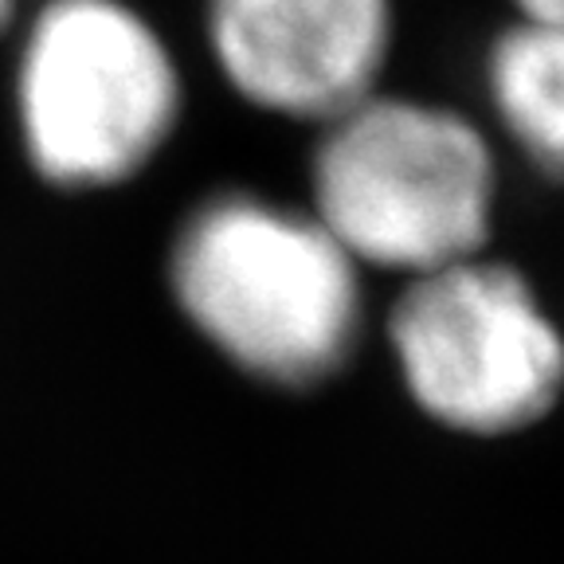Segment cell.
Masks as SVG:
<instances>
[{
    "label": "cell",
    "instance_id": "8992f818",
    "mask_svg": "<svg viewBox=\"0 0 564 564\" xmlns=\"http://www.w3.org/2000/svg\"><path fill=\"white\" fill-rule=\"evenodd\" d=\"M486 75L506 130L564 176V28L521 20L498 35Z\"/></svg>",
    "mask_w": 564,
    "mask_h": 564
},
{
    "label": "cell",
    "instance_id": "277c9868",
    "mask_svg": "<svg viewBox=\"0 0 564 564\" xmlns=\"http://www.w3.org/2000/svg\"><path fill=\"white\" fill-rule=\"evenodd\" d=\"M388 337L415 404L455 432L529 427L564 388V341L538 294L478 256L412 274Z\"/></svg>",
    "mask_w": 564,
    "mask_h": 564
},
{
    "label": "cell",
    "instance_id": "7a4b0ae2",
    "mask_svg": "<svg viewBox=\"0 0 564 564\" xmlns=\"http://www.w3.org/2000/svg\"><path fill=\"white\" fill-rule=\"evenodd\" d=\"M310 181L322 228L357 263L440 271L490 236V145L443 106L369 95L326 122Z\"/></svg>",
    "mask_w": 564,
    "mask_h": 564
},
{
    "label": "cell",
    "instance_id": "52a82bcc",
    "mask_svg": "<svg viewBox=\"0 0 564 564\" xmlns=\"http://www.w3.org/2000/svg\"><path fill=\"white\" fill-rule=\"evenodd\" d=\"M518 9H521V17H525V20L564 28V0H518Z\"/></svg>",
    "mask_w": 564,
    "mask_h": 564
},
{
    "label": "cell",
    "instance_id": "3957f363",
    "mask_svg": "<svg viewBox=\"0 0 564 564\" xmlns=\"http://www.w3.org/2000/svg\"><path fill=\"white\" fill-rule=\"evenodd\" d=\"M181 83L138 12L118 0H52L20 63V126L35 169L63 188L138 173L173 133Z\"/></svg>",
    "mask_w": 564,
    "mask_h": 564
},
{
    "label": "cell",
    "instance_id": "5b68a950",
    "mask_svg": "<svg viewBox=\"0 0 564 564\" xmlns=\"http://www.w3.org/2000/svg\"><path fill=\"white\" fill-rule=\"evenodd\" d=\"M208 40L247 102L329 122L372 95L392 17L388 0H212Z\"/></svg>",
    "mask_w": 564,
    "mask_h": 564
},
{
    "label": "cell",
    "instance_id": "ba28073f",
    "mask_svg": "<svg viewBox=\"0 0 564 564\" xmlns=\"http://www.w3.org/2000/svg\"><path fill=\"white\" fill-rule=\"evenodd\" d=\"M12 9H17V0H0V28H9Z\"/></svg>",
    "mask_w": 564,
    "mask_h": 564
},
{
    "label": "cell",
    "instance_id": "6da1fadb",
    "mask_svg": "<svg viewBox=\"0 0 564 564\" xmlns=\"http://www.w3.org/2000/svg\"><path fill=\"white\" fill-rule=\"evenodd\" d=\"M173 291L193 326L243 372L282 388L329 380L361 329L357 259L259 196H212L173 247Z\"/></svg>",
    "mask_w": 564,
    "mask_h": 564
}]
</instances>
